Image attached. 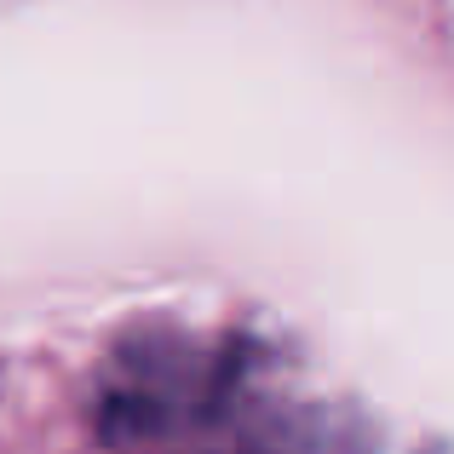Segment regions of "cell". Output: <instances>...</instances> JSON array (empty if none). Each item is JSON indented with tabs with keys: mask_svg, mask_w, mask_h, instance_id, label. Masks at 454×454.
<instances>
[{
	"mask_svg": "<svg viewBox=\"0 0 454 454\" xmlns=\"http://www.w3.org/2000/svg\"><path fill=\"white\" fill-rule=\"evenodd\" d=\"M87 403L110 454H386L363 409L242 328L138 322L104 351Z\"/></svg>",
	"mask_w": 454,
	"mask_h": 454,
	"instance_id": "obj_1",
	"label": "cell"
}]
</instances>
